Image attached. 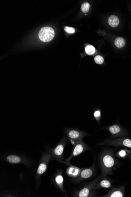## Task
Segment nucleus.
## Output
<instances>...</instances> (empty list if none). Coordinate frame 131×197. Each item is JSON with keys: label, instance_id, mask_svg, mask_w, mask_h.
Returning a JSON list of instances; mask_svg holds the SVG:
<instances>
[{"label": "nucleus", "instance_id": "5701e85b", "mask_svg": "<svg viewBox=\"0 0 131 197\" xmlns=\"http://www.w3.org/2000/svg\"><path fill=\"white\" fill-rule=\"evenodd\" d=\"M64 30L68 34H74L76 30L75 28L73 27H68V26H66L64 28Z\"/></svg>", "mask_w": 131, "mask_h": 197}, {"label": "nucleus", "instance_id": "dca6fc26", "mask_svg": "<svg viewBox=\"0 0 131 197\" xmlns=\"http://www.w3.org/2000/svg\"><path fill=\"white\" fill-rule=\"evenodd\" d=\"M119 20L118 17L112 15L110 16L108 19V23L112 27H116L119 25Z\"/></svg>", "mask_w": 131, "mask_h": 197}, {"label": "nucleus", "instance_id": "412c9836", "mask_svg": "<svg viewBox=\"0 0 131 197\" xmlns=\"http://www.w3.org/2000/svg\"><path fill=\"white\" fill-rule=\"evenodd\" d=\"M94 61L97 64L101 65L104 63V59L102 56L98 55L95 57Z\"/></svg>", "mask_w": 131, "mask_h": 197}, {"label": "nucleus", "instance_id": "9b49d317", "mask_svg": "<svg viewBox=\"0 0 131 197\" xmlns=\"http://www.w3.org/2000/svg\"><path fill=\"white\" fill-rule=\"evenodd\" d=\"M112 182L105 177H102L95 185L94 190L101 188H110L112 187Z\"/></svg>", "mask_w": 131, "mask_h": 197}, {"label": "nucleus", "instance_id": "4be33fe9", "mask_svg": "<svg viewBox=\"0 0 131 197\" xmlns=\"http://www.w3.org/2000/svg\"><path fill=\"white\" fill-rule=\"evenodd\" d=\"M94 116L96 120L99 121L101 116V110H96L94 113Z\"/></svg>", "mask_w": 131, "mask_h": 197}, {"label": "nucleus", "instance_id": "2eb2a0df", "mask_svg": "<svg viewBox=\"0 0 131 197\" xmlns=\"http://www.w3.org/2000/svg\"><path fill=\"white\" fill-rule=\"evenodd\" d=\"M6 159L8 163L12 164L20 163L23 161L21 158L16 155H8Z\"/></svg>", "mask_w": 131, "mask_h": 197}, {"label": "nucleus", "instance_id": "f3484780", "mask_svg": "<svg viewBox=\"0 0 131 197\" xmlns=\"http://www.w3.org/2000/svg\"><path fill=\"white\" fill-rule=\"evenodd\" d=\"M131 153V150L127 149H122L118 151L116 153V155L118 157L125 159L126 157Z\"/></svg>", "mask_w": 131, "mask_h": 197}, {"label": "nucleus", "instance_id": "b1692460", "mask_svg": "<svg viewBox=\"0 0 131 197\" xmlns=\"http://www.w3.org/2000/svg\"><path fill=\"white\" fill-rule=\"evenodd\" d=\"M130 159H131V155H130Z\"/></svg>", "mask_w": 131, "mask_h": 197}, {"label": "nucleus", "instance_id": "6e6552de", "mask_svg": "<svg viewBox=\"0 0 131 197\" xmlns=\"http://www.w3.org/2000/svg\"><path fill=\"white\" fill-rule=\"evenodd\" d=\"M66 134L70 139L76 142L78 141L82 140V138L87 134L83 131L74 129H68L66 131Z\"/></svg>", "mask_w": 131, "mask_h": 197}, {"label": "nucleus", "instance_id": "39448f33", "mask_svg": "<svg viewBox=\"0 0 131 197\" xmlns=\"http://www.w3.org/2000/svg\"><path fill=\"white\" fill-rule=\"evenodd\" d=\"M53 158V157L49 153L44 152L43 153L42 157L40 160L38 168L37 170L36 174L37 179H39L41 176L46 171L48 163Z\"/></svg>", "mask_w": 131, "mask_h": 197}, {"label": "nucleus", "instance_id": "423d86ee", "mask_svg": "<svg viewBox=\"0 0 131 197\" xmlns=\"http://www.w3.org/2000/svg\"><path fill=\"white\" fill-rule=\"evenodd\" d=\"M99 145H108L114 147H124L131 148V140L129 139L120 138L105 141Z\"/></svg>", "mask_w": 131, "mask_h": 197}, {"label": "nucleus", "instance_id": "aec40b11", "mask_svg": "<svg viewBox=\"0 0 131 197\" xmlns=\"http://www.w3.org/2000/svg\"><path fill=\"white\" fill-rule=\"evenodd\" d=\"M90 5L88 3H84L82 4L81 7V9L82 12L87 13L89 10Z\"/></svg>", "mask_w": 131, "mask_h": 197}, {"label": "nucleus", "instance_id": "6ab92c4d", "mask_svg": "<svg viewBox=\"0 0 131 197\" xmlns=\"http://www.w3.org/2000/svg\"><path fill=\"white\" fill-rule=\"evenodd\" d=\"M86 53L89 55L94 54L96 52V49L92 45H88L85 48Z\"/></svg>", "mask_w": 131, "mask_h": 197}, {"label": "nucleus", "instance_id": "1a4fd4ad", "mask_svg": "<svg viewBox=\"0 0 131 197\" xmlns=\"http://www.w3.org/2000/svg\"><path fill=\"white\" fill-rule=\"evenodd\" d=\"M63 171L62 170H58L55 172L53 176L51 182L57 187L62 192L66 193L65 189L63 186L64 184V179L63 175Z\"/></svg>", "mask_w": 131, "mask_h": 197}, {"label": "nucleus", "instance_id": "9d476101", "mask_svg": "<svg viewBox=\"0 0 131 197\" xmlns=\"http://www.w3.org/2000/svg\"><path fill=\"white\" fill-rule=\"evenodd\" d=\"M95 171V163L90 168H81V173L78 177L75 180V182H80L84 180L90 178L94 173Z\"/></svg>", "mask_w": 131, "mask_h": 197}, {"label": "nucleus", "instance_id": "f257e3e1", "mask_svg": "<svg viewBox=\"0 0 131 197\" xmlns=\"http://www.w3.org/2000/svg\"><path fill=\"white\" fill-rule=\"evenodd\" d=\"M99 163L101 170V175L106 177L112 173L113 168L116 165V161L112 150H104L101 153Z\"/></svg>", "mask_w": 131, "mask_h": 197}, {"label": "nucleus", "instance_id": "20e7f679", "mask_svg": "<svg viewBox=\"0 0 131 197\" xmlns=\"http://www.w3.org/2000/svg\"><path fill=\"white\" fill-rule=\"evenodd\" d=\"M102 177V175L95 179L88 185H86L83 188L78 190L75 193V196L78 197H91L90 194L92 190H94V187L98 181Z\"/></svg>", "mask_w": 131, "mask_h": 197}, {"label": "nucleus", "instance_id": "0eeeda50", "mask_svg": "<svg viewBox=\"0 0 131 197\" xmlns=\"http://www.w3.org/2000/svg\"><path fill=\"white\" fill-rule=\"evenodd\" d=\"M54 36V30L50 27H43L39 33V38L44 42H48L51 41Z\"/></svg>", "mask_w": 131, "mask_h": 197}, {"label": "nucleus", "instance_id": "f03ea898", "mask_svg": "<svg viewBox=\"0 0 131 197\" xmlns=\"http://www.w3.org/2000/svg\"><path fill=\"white\" fill-rule=\"evenodd\" d=\"M91 150V148L86 145L82 140L78 141L74 143V147L71 154L68 158L65 159L64 163L68 165H70L71 160L74 157L78 156L84 151Z\"/></svg>", "mask_w": 131, "mask_h": 197}, {"label": "nucleus", "instance_id": "4468645a", "mask_svg": "<svg viewBox=\"0 0 131 197\" xmlns=\"http://www.w3.org/2000/svg\"><path fill=\"white\" fill-rule=\"evenodd\" d=\"M108 130L111 133V134L115 137L122 135L123 134L122 133L123 131L121 127L117 124L114 125L109 127Z\"/></svg>", "mask_w": 131, "mask_h": 197}, {"label": "nucleus", "instance_id": "ddd939ff", "mask_svg": "<svg viewBox=\"0 0 131 197\" xmlns=\"http://www.w3.org/2000/svg\"><path fill=\"white\" fill-rule=\"evenodd\" d=\"M81 171V169L71 165H69V167L66 170L67 175L74 178H76L78 177L80 175Z\"/></svg>", "mask_w": 131, "mask_h": 197}, {"label": "nucleus", "instance_id": "f8f14e48", "mask_svg": "<svg viewBox=\"0 0 131 197\" xmlns=\"http://www.w3.org/2000/svg\"><path fill=\"white\" fill-rule=\"evenodd\" d=\"M124 187L114 188L112 189L106 195L102 197H124Z\"/></svg>", "mask_w": 131, "mask_h": 197}, {"label": "nucleus", "instance_id": "a211bd4d", "mask_svg": "<svg viewBox=\"0 0 131 197\" xmlns=\"http://www.w3.org/2000/svg\"><path fill=\"white\" fill-rule=\"evenodd\" d=\"M115 44L118 48H121L125 46V40L123 38L118 37L115 40Z\"/></svg>", "mask_w": 131, "mask_h": 197}, {"label": "nucleus", "instance_id": "7ed1b4c3", "mask_svg": "<svg viewBox=\"0 0 131 197\" xmlns=\"http://www.w3.org/2000/svg\"><path fill=\"white\" fill-rule=\"evenodd\" d=\"M67 141L66 138L64 137L55 148L48 150V153L51 155L53 158L58 162L64 163L63 152Z\"/></svg>", "mask_w": 131, "mask_h": 197}]
</instances>
